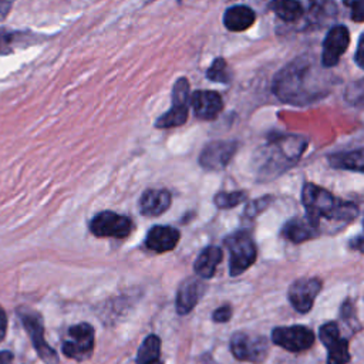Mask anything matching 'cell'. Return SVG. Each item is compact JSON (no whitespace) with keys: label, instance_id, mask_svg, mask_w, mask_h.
<instances>
[{"label":"cell","instance_id":"cell-19","mask_svg":"<svg viewBox=\"0 0 364 364\" xmlns=\"http://www.w3.org/2000/svg\"><path fill=\"white\" fill-rule=\"evenodd\" d=\"M255 11L247 6L229 7L223 14V24L230 31H242L255 23Z\"/></svg>","mask_w":364,"mask_h":364},{"label":"cell","instance_id":"cell-8","mask_svg":"<svg viewBox=\"0 0 364 364\" xmlns=\"http://www.w3.org/2000/svg\"><path fill=\"white\" fill-rule=\"evenodd\" d=\"M272 340L287 351L299 353L311 347L314 343V334L304 326L277 327L272 331Z\"/></svg>","mask_w":364,"mask_h":364},{"label":"cell","instance_id":"cell-35","mask_svg":"<svg viewBox=\"0 0 364 364\" xmlns=\"http://www.w3.org/2000/svg\"><path fill=\"white\" fill-rule=\"evenodd\" d=\"M142 364H162L159 360H155V361H149V363H142Z\"/></svg>","mask_w":364,"mask_h":364},{"label":"cell","instance_id":"cell-29","mask_svg":"<svg viewBox=\"0 0 364 364\" xmlns=\"http://www.w3.org/2000/svg\"><path fill=\"white\" fill-rule=\"evenodd\" d=\"M230 316H232V309H230L229 304H225V306H220L219 309H216L213 311L212 318L216 323H226L230 318Z\"/></svg>","mask_w":364,"mask_h":364},{"label":"cell","instance_id":"cell-22","mask_svg":"<svg viewBox=\"0 0 364 364\" xmlns=\"http://www.w3.org/2000/svg\"><path fill=\"white\" fill-rule=\"evenodd\" d=\"M186 119H188V104L172 102V107L156 119L155 127L156 128L181 127L186 122Z\"/></svg>","mask_w":364,"mask_h":364},{"label":"cell","instance_id":"cell-31","mask_svg":"<svg viewBox=\"0 0 364 364\" xmlns=\"http://www.w3.org/2000/svg\"><path fill=\"white\" fill-rule=\"evenodd\" d=\"M6 331H7V316H6V311L0 306V341L4 338Z\"/></svg>","mask_w":364,"mask_h":364},{"label":"cell","instance_id":"cell-18","mask_svg":"<svg viewBox=\"0 0 364 364\" xmlns=\"http://www.w3.org/2000/svg\"><path fill=\"white\" fill-rule=\"evenodd\" d=\"M222 250L218 246H208L205 247L199 256L196 257L195 263H193V269L195 273L200 277V279H210L215 272H216V266L222 262Z\"/></svg>","mask_w":364,"mask_h":364},{"label":"cell","instance_id":"cell-1","mask_svg":"<svg viewBox=\"0 0 364 364\" xmlns=\"http://www.w3.org/2000/svg\"><path fill=\"white\" fill-rule=\"evenodd\" d=\"M272 90L287 104H310L328 92L320 74L306 58H297L283 67L274 77Z\"/></svg>","mask_w":364,"mask_h":364},{"label":"cell","instance_id":"cell-26","mask_svg":"<svg viewBox=\"0 0 364 364\" xmlns=\"http://www.w3.org/2000/svg\"><path fill=\"white\" fill-rule=\"evenodd\" d=\"M189 100V82L186 78H179L172 90V102L188 104Z\"/></svg>","mask_w":364,"mask_h":364},{"label":"cell","instance_id":"cell-23","mask_svg":"<svg viewBox=\"0 0 364 364\" xmlns=\"http://www.w3.org/2000/svg\"><path fill=\"white\" fill-rule=\"evenodd\" d=\"M161 353V338L155 334H149L141 344L136 354V364L149 363L159 360Z\"/></svg>","mask_w":364,"mask_h":364},{"label":"cell","instance_id":"cell-14","mask_svg":"<svg viewBox=\"0 0 364 364\" xmlns=\"http://www.w3.org/2000/svg\"><path fill=\"white\" fill-rule=\"evenodd\" d=\"M205 283L198 277H188L185 279L176 293V301H175V307L178 314L183 316L188 314L199 301V299L202 297V294L205 293Z\"/></svg>","mask_w":364,"mask_h":364},{"label":"cell","instance_id":"cell-4","mask_svg":"<svg viewBox=\"0 0 364 364\" xmlns=\"http://www.w3.org/2000/svg\"><path fill=\"white\" fill-rule=\"evenodd\" d=\"M17 314L26 331L28 333L38 357L44 361V364H58L57 353L44 340V326L41 314L30 307H18Z\"/></svg>","mask_w":364,"mask_h":364},{"label":"cell","instance_id":"cell-5","mask_svg":"<svg viewBox=\"0 0 364 364\" xmlns=\"http://www.w3.org/2000/svg\"><path fill=\"white\" fill-rule=\"evenodd\" d=\"M63 354L77 361L88 360L94 350V328L88 323H78L68 328V340L63 341Z\"/></svg>","mask_w":364,"mask_h":364},{"label":"cell","instance_id":"cell-32","mask_svg":"<svg viewBox=\"0 0 364 364\" xmlns=\"http://www.w3.org/2000/svg\"><path fill=\"white\" fill-rule=\"evenodd\" d=\"M350 247L354 250H358L361 253H364V235L354 237L353 240H350Z\"/></svg>","mask_w":364,"mask_h":364},{"label":"cell","instance_id":"cell-20","mask_svg":"<svg viewBox=\"0 0 364 364\" xmlns=\"http://www.w3.org/2000/svg\"><path fill=\"white\" fill-rule=\"evenodd\" d=\"M328 164L337 169L364 172V148L333 154L328 156Z\"/></svg>","mask_w":364,"mask_h":364},{"label":"cell","instance_id":"cell-3","mask_svg":"<svg viewBox=\"0 0 364 364\" xmlns=\"http://www.w3.org/2000/svg\"><path fill=\"white\" fill-rule=\"evenodd\" d=\"M229 250V270L232 276H237L247 270L256 260V246L247 230H239L225 239Z\"/></svg>","mask_w":364,"mask_h":364},{"label":"cell","instance_id":"cell-24","mask_svg":"<svg viewBox=\"0 0 364 364\" xmlns=\"http://www.w3.org/2000/svg\"><path fill=\"white\" fill-rule=\"evenodd\" d=\"M246 192L245 191H235V192H219L213 202L219 209H229L233 208L239 203H242L246 199Z\"/></svg>","mask_w":364,"mask_h":364},{"label":"cell","instance_id":"cell-7","mask_svg":"<svg viewBox=\"0 0 364 364\" xmlns=\"http://www.w3.org/2000/svg\"><path fill=\"white\" fill-rule=\"evenodd\" d=\"M90 230L97 237H125L132 230V220L128 216L112 210L97 213L90 222Z\"/></svg>","mask_w":364,"mask_h":364},{"label":"cell","instance_id":"cell-21","mask_svg":"<svg viewBox=\"0 0 364 364\" xmlns=\"http://www.w3.org/2000/svg\"><path fill=\"white\" fill-rule=\"evenodd\" d=\"M270 10L283 21L293 23L303 17L304 9L299 0H272Z\"/></svg>","mask_w":364,"mask_h":364},{"label":"cell","instance_id":"cell-16","mask_svg":"<svg viewBox=\"0 0 364 364\" xmlns=\"http://www.w3.org/2000/svg\"><path fill=\"white\" fill-rule=\"evenodd\" d=\"M179 242V230L172 226H154L148 230L145 246L156 253L172 250Z\"/></svg>","mask_w":364,"mask_h":364},{"label":"cell","instance_id":"cell-33","mask_svg":"<svg viewBox=\"0 0 364 364\" xmlns=\"http://www.w3.org/2000/svg\"><path fill=\"white\" fill-rule=\"evenodd\" d=\"M13 360V354L10 351H0V364H9Z\"/></svg>","mask_w":364,"mask_h":364},{"label":"cell","instance_id":"cell-10","mask_svg":"<svg viewBox=\"0 0 364 364\" xmlns=\"http://www.w3.org/2000/svg\"><path fill=\"white\" fill-rule=\"evenodd\" d=\"M236 149L237 142L235 141H213L202 149L199 164L208 171H220L230 162Z\"/></svg>","mask_w":364,"mask_h":364},{"label":"cell","instance_id":"cell-30","mask_svg":"<svg viewBox=\"0 0 364 364\" xmlns=\"http://www.w3.org/2000/svg\"><path fill=\"white\" fill-rule=\"evenodd\" d=\"M355 64L364 70V34L360 37L358 44H357V50H355V55H354Z\"/></svg>","mask_w":364,"mask_h":364},{"label":"cell","instance_id":"cell-25","mask_svg":"<svg viewBox=\"0 0 364 364\" xmlns=\"http://www.w3.org/2000/svg\"><path fill=\"white\" fill-rule=\"evenodd\" d=\"M208 78L212 80V81H216V82H228L229 78H230V74H229V70H228V64L223 58H216L212 65L208 68V73H206Z\"/></svg>","mask_w":364,"mask_h":364},{"label":"cell","instance_id":"cell-6","mask_svg":"<svg viewBox=\"0 0 364 364\" xmlns=\"http://www.w3.org/2000/svg\"><path fill=\"white\" fill-rule=\"evenodd\" d=\"M230 351L237 360L260 363L267 355L269 344L262 336L239 331L230 338Z\"/></svg>","mask_w":364,"mask_h":364},{"label":"cell","instance_id":"cell-15","mask_svg":"<svg viewBox=\"0 0 364 364\" xmlns=\"http://www.w3.org/2000/svg\"><path fill=\"white\" fill-rule=\"evenodd\" d=\"M191 104L195 111V115L200 119L216 118L223 107L220 95L215 91H208V90L193 92L191 98Z\"/></svg>","mask_w":364,"mask_h":364},{"label":"cell","instance_id":"cell-17","mask_svg":"<svg viewBox=\"0 0 364 364\" xmlns=\"http://www.w3.org/2000/svg\"><path fill=\"white\" fill-rule=\"evenodd\" d=\"M171 206V193L166 189H146L139 198V212L144 216H159Z\"/></svg>","mask_w":364,"mask_h":364},{"label":"cell","instance_id":"cell-27","mask_svg":"<svg viewBox=\"0 0 364 364\" xmlns=\"http://www.w3.org/2000/svg\"><path fill=\"white\" fill-rule=\"evenodd\" d=\"M273 198L272 196H263V198H257L255 200H252L247 206H246V215L253 218L256 215H259L262 210H264L270 203H272Z\"/></svg>","mask_w":364,"mask_h":364},{"label":"cell","instance_id":"cell-28","mask_svg":"<svg viewBox=\"0 0 364 364\" xmlns=\"http://www.w3.org/2000/svg\"><path fill=\"white\" fill-rule=\"evenodd\" d=\"M344 4L350 9V16L354 21H364V0H344Z\"/></svg>","mask_w":364,"mask_h":364},{"label":"cell","instance_id":"cell-2","mask_svg":"<svg viewBox=\"0 0 364 364\" xmlns=\"http://www.w3.org/2000/svg\"><path fill=\"white\" fill-rule=\"evenodd\" d=\"M301 200L307 209V213L320 219L330 220H351L357 216L358 209L351 202L336 199L328 191L314 183H306L301 191Z\"/></svg>","mask_w":364,"mask_h":364},{"label":"cell","instance_id":"cell-34","mask_svg":"<svg viewBox=\"0 0 364 364\" xmlns=\"http://www.w3.org/2000/svg\"><path fill=\"white\" fill-rule=\"evenodd\" d=\"M11 1H13V0H0V13H3V14L7 13L6 10H7L9 6L11 4Z\"/></svg>","mask_w":364,"mask_h":364},{"label":"cell","instance_id":"cell-36","mask_svg":"<svg viewBox=\"0 0 364 364\" xmlns=\"http://www.w3.org/2000/svg\"><path fill=\"white\" fill-rule=\"evenodd\" d=\"M363 100H364V97H363Z\"/></svg>","mask_w":364,"mask_h":364},{"label":"cell","instance_id":"cell-13","mask_svg":"<svg viewBox=\"0 0 364 364\" xmlns=\"http://www.w3.org/2000/svg\"><path fill=\"white\" fill-rule=\"evenodd\" d=\"M282 235L293 243L310 240L318 235V219L309 213L306 216L293 218L283 226Z\"/></svg>","mask_w":364,"mask_h":364},{"label":"cell","instance_id":"cell-11","mask_svg":"<svg viewBox=\"0 0 364 364\" xmlns=\"http://www.w3.org/2000/svg\"><path fill=\"white\" fill-rule=\"evenodd\" d=\"M350 43V33L344 26H334L328 30L321 51V64L326 68L334 67Z\"/></svg>","mask_w":364,"mask_h":364},{"label":"cell","instance_id":"cell-9","mask_svg":"<svg viewBox=\"0 0 364 364\" xmlns=\"http://www.w3.org/2000/svg\"><path fill=\"white\" fill-rule=\"evenodd\" d=\"M318 337L327 348V364H347L350 361L348 341L340 337L336 323H326L320 327Z\"/></svg>","mask_w":364,"mask_h":364},{"label":"cell","instance_id":"cell-12","mask_svg":"<svg viewBox=\"0 0 364 364\" xmlns=\"http://www.w3.org/2000/svg\"><path fill=\"white\" fill-rule=\"evenodd\" d=\"M321 282L318 279H299L289 287V300L291 306L300 311L307 313L314 303L316 296L320 293Z\"/></svg>","mask_w":364,"mask_h":364}]
</instances>
